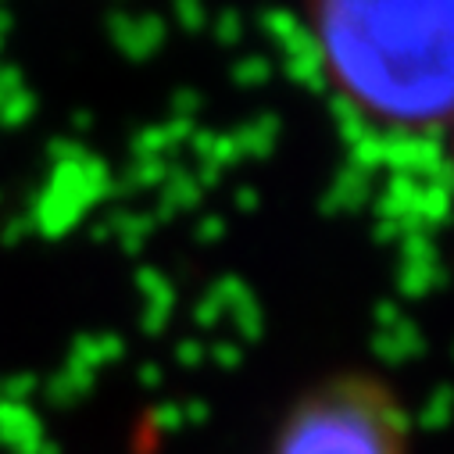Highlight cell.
<instances>
[{"label":"cell","mask_w":454,"mask_h":454,"mask_svg":"<svg viewBox=\"0 0 454 454\" xmlns=\"http://www.w3.org/2000/svg\"><path fill=\"white\" fill-rule=\"evenodd\" d=\"M344 158L383 218L440 233L450 200L454 0H297Z\"/></svg>","instance_id":"6da1fadb"},{"label":"cell","mask_w":454,"mask_h":454,"mask_svg":"<svg viewBox=\"0 0 454 454\" xmlns=\"http://www.w3.org/2000/svg\"><path fill=\"white\" fill-rule=\"evenodd\" d=\"M269 454H415V426L387 376L340 369L290 401Z\"/></svg>","instance_id":"7a4b0ae2"}]
</instances>
